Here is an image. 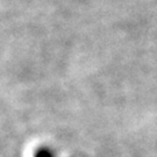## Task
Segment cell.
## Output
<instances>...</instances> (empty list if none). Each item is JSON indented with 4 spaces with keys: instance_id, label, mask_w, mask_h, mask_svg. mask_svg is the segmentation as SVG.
<instances>
[]
</instances>
